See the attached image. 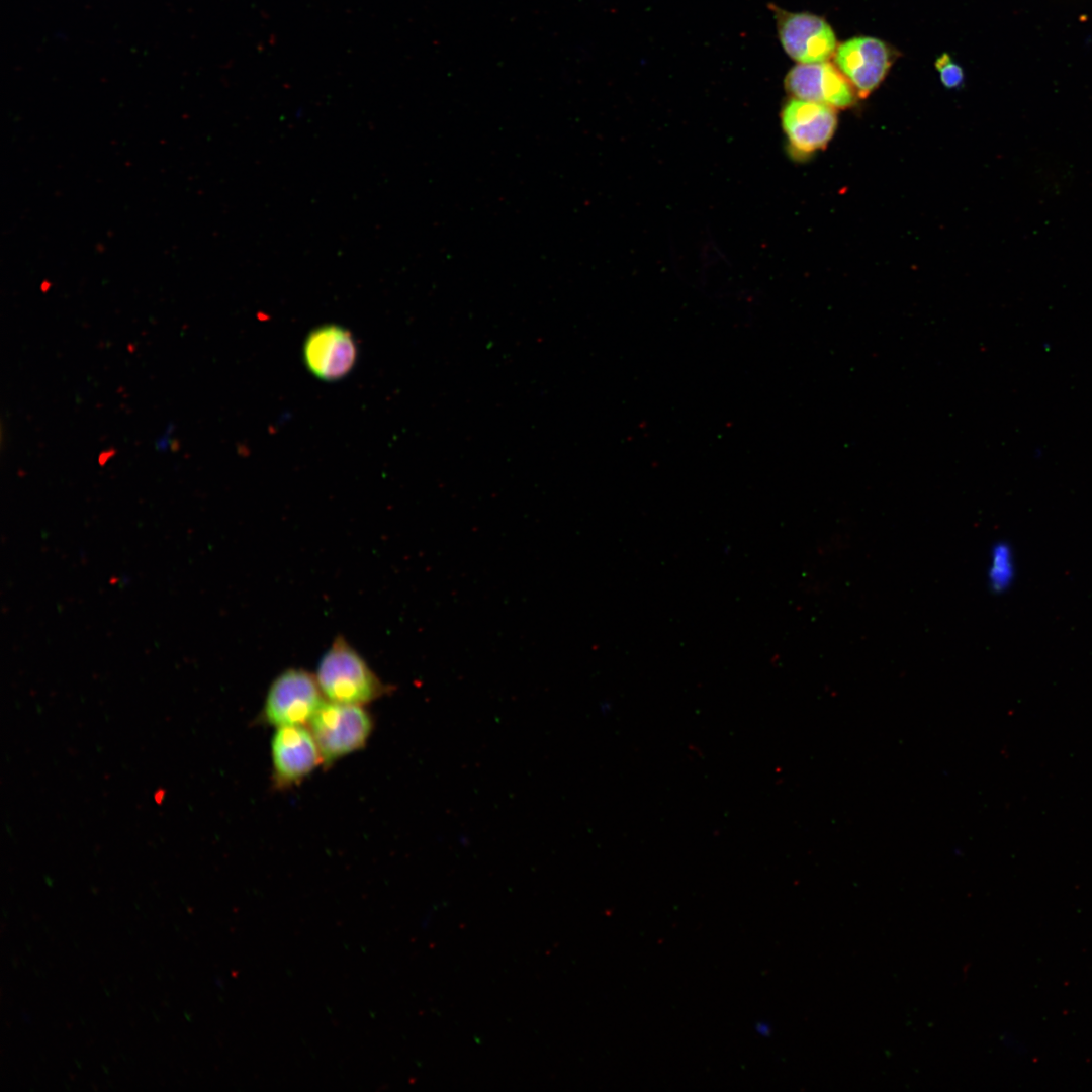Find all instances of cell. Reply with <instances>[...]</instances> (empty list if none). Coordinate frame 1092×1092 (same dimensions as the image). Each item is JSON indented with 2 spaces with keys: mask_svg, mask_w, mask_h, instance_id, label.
<instances>
[{
  "mask_svg": "<svg viewBox=\"0 0 1092 1092\" xmlns=\"http://www.w3.org/2000/svg\"><path fill=\"white\" fill-rule=\"evenodd\" d=\"M314 675L325 699L335 703L367 706L395 689L342 635L321 656Z\"/></svg>",
  "mask_w": 1092,
  "mask_h": 1092,
  "instance_id": "6da1fadb",
  "label": "cell"
},
{
  "mask_svg": "<svg viewBox=\"0 0 1092 1092\" xmlns=\"http://www.w3.org/2000/svg\"><path fill=\"white\" fill-rule=\"evenodd\" d=\"M318 746L324 768L363 749L375 728L366 706L325 701L308 723Z\"/></svg>",
  "mask_w": 1092,
  "mask_h": 1092,
  "instance_id": "7a4b0ae2",
  "label": "cell"
},
{
  "mask_svg": "<svg viewBox=\"0 0 1092 1092\" xmlns=\"http://www.w3.org/2000/svg\"><path fill=\"white\" fill-rule=\"evenodd\" d=\"M325 701L314 673L300 667H289L278 673L269 685L255 722L274 729L291 725L307 726Z\"/></svg>",
  "mask_w": 1092,
  "mask_h": 1092,
  "instance_id": "3957f363",
  "label": "cell"
},
{
  "mask_svg": "<svg viewBox=\"0 0 1092 1092\" xmlns=\"http://www.w3.org/2000/svg\"><path fill=\"white\" fill-rule=\"evenodd\" d=\"M271 781L276 791L301 784L323 766L315 739L305 725L275 728L270 742Z\"/></svg>",
  "mask_w": 1092,
  "mask_h": 1092,
  "instance_id": "277c9868",
  "label": "cell"
},
{
  "mask_svg": "<svg viewBox=\"0 0 1092 1092\" xmlns=\"http://www.w3.org/2000/svg\"><path fill=\"white\" fill-rule=\"evenodd\" d=\"M833 58L835 66L851 83L857 96L866 98L883 82L896 53L880 38L856 36L840 43Z\"/></svg>",
  "mask_w": 1092,
  "mask_h": 1092,
  "instance_id": "5b68a950",
  "label": "cell"
},
{
  "mask_svg": "<svg viewBox=\"0 0 1092 1092\" xmlns=\"http://www.w3.org/2000/svg\"><path fill=\"white\" fill-rule=\"evenodd\" d=\"M781 120L790 153L804 158L829 143L837 126V113L828 105L793 98L785 104Z\"/></svg>",
  "mask_w": 1092,
  "mask_h": 1092,
  "instance_id": "8992f818",
  "label": "cell"
},
{
  "mask_svg": "<svg viewBox=\"0 0 1092 1092\" xmlns=\"http://www.w3.org/2000/svg\"><path fill=\"white\" fill-rule=\"evenodd\" d=\"M780 41L789 57L801 64L827 62L838 47L834 30L821 16L778 10Z\"/></svg>",
  "mask_w": 1092,
  "mask_h": 1092,
  "instance_id": "52a82bcc",
  "label": "cell"
},
{
  "mask_svg": "<svg viewBox=\"0 0 1092 1092\" xmlns=\"http://www.w3.org/2000/svg\"><path fill=\"white\" fill-rule=\"evenodd\" d=\"M785 88L793 98L828 105L850 107L857 93L848 79L831 63L797 64L785 78Z\"/></svg>",
  "mask_w": 1092,
  "mask_h": 1092,
  "instance_id": "ba28073f",
  "label": "cell"
},
{
  "mask_svg": "<svg viewBox=\"0 0 1092 1092\" xmlns=\"http://www.w3.org/2000/svg\"><path fill=\"white\" fill-rule=\"evenodd\" d=\"M303 357L312 374L322 380L334 381L351 371L357 348L349 331L340 326L327 325L316 328L307 336Z\"/></svg>",
  "mask_w": 1092,
  "mask_h": 1092,
  "instance_id": "9c48e42d",
  "label": "cell"
},
{
  "mask_svg": "<svg viewBox=\"0 0 1092 1092\" xmlns=\"http://www.w3.org/2000/svg\"><path fill=\"white\" fill-rule=\"evenodd\" d=\"M1015 575V565L1010 546L998 543L992 550L989 568V582L994 590L1008 588Z\"/></svg>",
  "mask_w": 1092,
  "mask_h": 1092,
  "instance_id": "30bf717a",
  "label": "cell"
},
{
  "mask_svg": "<svg viewBox=\"0 0 1092 1092\" xmlns=\"http://www.w3.org/2000/svg\"><path fill=\"white\" fill-rule=\"evenodd\" d=\"M935 67L939 72L940 80L944 87L953 89L963 84V69L959 64L951 60L947 53H943L936 59Z\"/></svg>",
  "mask_w": 1092,
  "mask_h": 1092,
  "instance_id": "8fae6325",
  "label": "cell"
},
{
  "mask_svg": "<svg viewBox=\"0 0 1092 1092\" xmlns=\"http://www.w3.org/2000/svg\"><path fill=\"white\" fill-rule=\"evenodd\" d=\"M756 1028L758 1029L760 1034L767 1035L769 1033V1027L767 1025H763L762 1023H760L759 1026Z\"/></svg>",
  "mask_w": 1092,
  "mask_h": 1092,
  "instance_id": "7c38bea8",
  "label": "cell"
}]
</instances>
